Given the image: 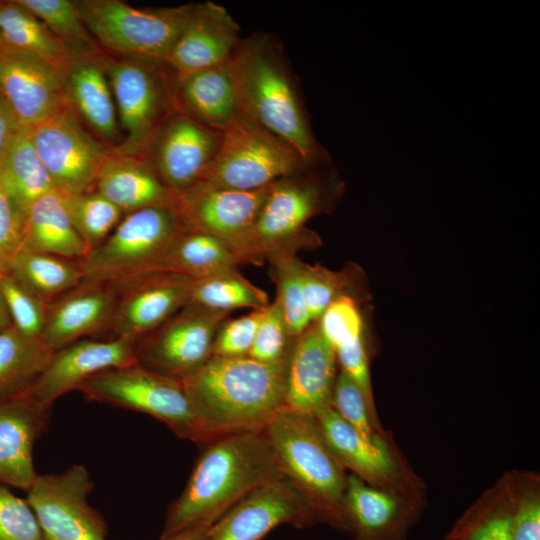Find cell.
<instances>
[{"instance_id": "f6af8a7d", "label": "cell", "mask_w": 540, "mask_h": 540, "mask_svg": "<svg viewBox=\"0 0 540 540\" xmlns=\"http://www.w3.org/2000/svg\"><path fill=\"white\" fill-rule=\"evenodd\" d=\"M263 309L253 310L245 316L236 319L228 318L224 321L216 334L212 347V356H248Z\"/></svg>"}, {"instance_id": "7402d4cb", "label": "cell", "mask_w": 540, "mask_h": 540, "mask_svg": "<svg viewBox=\"0 0 540 540\" xmlns=\"http://www.w3.org/2000/svg\"><path fill=\"white\" fill-rule=\"evenodd\" d=\"M116 302L114 285L82 282L48 304L42 342L55 352L98 332L110 331Z\"/></svg>"}, {"instance_id": "ac0fdd59", "label": "cell", "mask_w": 540, "mask_h": 540, "mask_svg": "<svg viewBox=\"0 0 540 540\" xmlns=\"http://www.w3.org/2000/svg\"><path fill=\"white\" fill-rule=\"evenodd\" d=\"M0 97L21 127H34L68 103L64 70L39 57L0 51Z\"/></svg>"}, {"instance_id": "ab89813d", "label": "cell", "mask_w": 540, "mask_h": 540, "mask_svg": "<svg viewBox=\"0 0 540 540\" xmlns=\"http://www.w3.org/2000/svg\"><path fill=\"white\" fill-rule=\"evenodd\" d=\"M290 337L281 307L275 299L263 309L248 356L264 363L286 360L294 343Z\"/></svg>"}, {"instance_id": "4fadbf2b", "label": "cell", "mask_w": 540, "mask_h": 540, "mask_svg": "<svg viewBox=\"0 0 540 540\" xmlns=\"http://www.w3.org/2000/svg\"><path fill=\"white\" fill-rule=\"evenodd\" d=\"M93 487L80 464L60 474L36 475L26 501L48 540H106V524L88 502Z\"/></svg>"}, {"instance_id": "484cf974", "label": "cell", "mask_w": 540, "mask_h": 540, "mask_svg": "<svg viewBox=\"0 0 540 540\" xmlns=\"http://www.w3.org/2000/svg\"><path fill=\"white\" fill-rule=\"evenodd\" d=\"M174 99L176 112L221 133L240 113L227 63L177 75Z\"/></svg>"}, {"instance_id": "d6a6232c", "label": "cell", "mask_w": 540, "mask_h": 540, "mask_svg": "<svg viewBox=\"0 0 540 540\" xmlns=\"http://www.w3.org/2000/svg\"><path fill=\"white\" fill-rule=\"evenodd\" d=\"M53 353L41 339L27 337L12 325L0 331V401L25 394Z\"/></svg>"}, {"instance_id": "6da1fadb", "label": "cell", "mask_w": 540, "mask_h": 540, "mask_svg": "<svg viewBox=\"0 0 540 540\" xmlns=\"http://www.w3.org/2000/svg\"><path fill=\"white\" fill-rule=\"evenodd\" d=\"M206 443L183 492L168 510L161 538L213 524L253 492L285 478L263 431L228 434Z\"/></svg>"}, {"instance_id": "d590c367", "label": "cell", "mask_w": 540, "mask_h": 540, "mask_svg": "<svg viewBox=\"0 0 540 540\" xmlns=\"http://www.w3.org/2000/svg\"><path fill=\"white\" fill-rule=\"evenodd\" d=\"M18 1L64 44L71 56L99 54L98 44L86 28L74 1Z\"/></svg>"}, {"instance_id": "277c9868", "label": "cell", "mask_w": 540, "mask_h": 540, "mask_svg": "<svg viewBox=\"0 0 540 540\" xmlns=\"http://www.w3.org/2000/svg\"><path fill=\"white\" fill-rule=\"evenodd\" d=\"M342 190L343 182L330 161L270 184L250 234V264L262 265L318 244V236L307 229L306 222L328 212Z\"/></svg>"}, {"instance_id": "7c38bea8", "label": "cell", "mask_w": 540, "mask_h": 540, "mask_svg": "<svg viewBox=\"0 0 540 540\" xmlns=\"http://www.w3.org/2000/svg\"><path fill=\"white\" fill-rule=\"evenodd\" d=\"M229 315L187 304L136 344V362L182 380L212 357L216 334Z\"/></svg>"}, {"instance_id": "e0dca14e", "label": "cell", "mask_w": 540, "mask_h": 540, "mask_svg": "<svg viewBox=\"0 0 540 540\" xmlns=\"http://www.w3.org/2000/svg\"><path fill=\"white\" fill-rule=\"evenodd\" d=\"M136 343L118 337L84 338L55 351L27 394L52 407L62 395L77 390L90 377L136 362Z\"/></svg>"}, {"instance_id": "b9f144b4", "label": "cell", "mask_w": 540, "mask_h": 540, "mask_svg": "<svg viewBox=\"0 0 540 540\" xmlns=\"http://www.w3.org/2000/svg\"><path fill=\"white\" fill-rule=\"evenodd\" d=\"M317 324L335 351L363 341V320L356 301L349 295L334 300Z\"/></svg>"}, {"instance_id": "60d3db41", "label": "cell", "mask_w": 540, "mask_h": 540, "mask_svg": "<svg viewBox=\"0 0 540 540\" xmlns=\"http://www.w3.org/2000/svg\"><path fill=\"white\" fill-rule=\"evenodd\" d=\"M301 277L308 313L312 323L319 320L326 308L338 297L346 295L344 290L350 276L335 272L319 264L310 265L301 261Z\"/></svg>"}, {"instance_id": "74e56055", "label": "cell", "mask_w": 540, "mask_h": 540, "mask_svg": "<svg viewBox=\"0 0 540 540\" xmlns=\"http://www.w3.org/2000/svg\"><path fill=\"white\" fill-rule=\"evenodd\" d=\"M270 277L290 337L295 339L311 324L301 277V260L296 255L277 256L268 260Z\"/></svg>"}, {"instance_id": "7dc6e473", "label": "cell", "mask_w": 540, "mask_h": 540, "mask_svg": "<svg viewBox=\"0 0 540 540\" xmlns=\"http://www.w3.org/2000/svg\"><path fill=\"white\" fill-rule=\"evenodd\" d=\"M448 540H512L511 513L493 512L469 517L448 536Z\"/></svg>"}, {"instance_id": "7a4b0ae2", "label": "cell", "mask_w": 540, "mask_h": 540, "mask_svg": "<svg viewBox=\"0 0 540 540\" xmlns=\"http://www.w3.org/2000/svg\"><path fill=\"white\" fill-rule=\"evenodd\" d=\"M288 360L264 363L249 356H212L183 378L199 441L262 431L285 407Z\"/></svg>"}, {"instance_id": "f1b7e54d", "label": "cell", "mask_w": 540, "mask_h": 540, "mask_svg": "<svg viewBox=\"0 0 540 540\" xmlns=\"http://www.w3.org/2000/svg\"><path fill=\"white\" fill-rule=\"evenodd\" d=\"M22 250L75 261H81L89 253V246L72 225L56 190L46 193L31 206L25 221Z\"/></svg>"}, {"instance_id": "5b68a950", "label": "cell", "mask_w": 540, "mask_h": 540, "mask_svg": "<svg viewBox=\"0 0 540 540\" xmlns=\"http://www.w3.org/2000/svg\"><path fill=\"white\" fill-rule=\"evenodd\" d=\"M284 476L306 499L318 522L349 531L345 467L328 447L313 415L282 408L262 430Z\"/></svg>"}, {"instance_id": "d6986e66", "label": "cell", "mask_w": 540, "mask_h": 540, "mask_svg": "<svg viewBox=\"0 0 540 540\" xmlns=\"http://www.w3.org/2000/svg\"><path fill=\"white\" fill-rule=\"evenodd\" d=\"M221 137V132L175 112L157 134L148 158L162 182L177 193L202 179Z\"/></svg>"}, {"instance_id": "cb8c5ba5", "label": "cell", "mask_w": 540, "mask_h": 540, "mask_svg": "<svg viewBox=\"0 0 540 540\" xmlns=\"http://www.w3.org/2000/svg\"><path fill=\"white\" fill-rule=\"evenodd\" d=\"M64 87L67 102L80 120L116 147L121 131L100 55L72 56L64 71Z\"/></svg>"}, {"instance_id": "e575fe53", "label": "cell", "mask_w": 540, "mask_h": 540, "mask_svg": "<svg viewBox=\"0 0 540 540\" xmlns=\"http://www.w3.org/2000/svg\"><path fill=\"white\" fill-rule=\"evenodd\" d=\"M267 293L247 280L236 268L195 278L188 304L215 311L261 309L269 304Z\"/></svg>"}, {"instance_id": "f5cc1de1", "label": "cell", "mask_w": 540, "mask_h": 540, "mask_svg": "<svg viewBox=\"0 0 540 540\" xmlns=\"http://www.w3.org/2000/svg\"><path fill=\"white\" fill-rule=\"evenodd\" d=\"M448 540V539H447Z\"/></svg>"}, {"instance_id": "ffe728a7", "label": "cell", "mask_w": 540, "mask_h": 540, "mask_svg": "<svg viewBox=\"0 0 540 540\" xmlns=\"http://www.w3.org/2000/svg\"><path fill=\"white\" fill-rule=\"evenodd\" d=\"M241 40L240 26L225 7L211 1L193 4L165 64L176 75L224 65Z\"/></svg>"}, {"instance_id": "ba28073f", "label": "cell", "mask_w": 540, "mask_h": 540, "mask_svg": "<svg viewBox=\"0 0 540 540\" xmlns=\"http://www.w3.org/2000/svg\"><path fill=\"white\" fill-rule=\"evenodd\" d=\"M74 3L97 44L123 58L164 63L193 8H137L119 0Z\"/></svg>"}, {"instance_id": "bcb514c9", "label": "cell", "mask_w": 540, "mask_h": 540, "mask_svg": "<svg viewBox=\"0 0 540 540\" xmlns=\"http://www.w3.org/2000/svg\"><path fill=\"white\" fill-rule=\"evenodd\" d=\"M25 221L0 183V274L22 250Z\"/></svg>"}, {"instance_id": "836d02e7", "label": "cell", "mask_w": 540, "mask_h": 540, "mask_svg": "<svg viewBox=\"0 0 540 540\" xmlns=\"http://www.w3.org/2000/svg\"><path fill=\"white\" fill-rule=\"evenodd\" d=\"M8 273L48 304L83 282L79 261L28 250L15 256Z\"/></svg>"}, {"instance_id": "7bdbcfd3", "label": "cell", "mask_w": 540, "mask_h": 540, "mask_svg": "<svg viewBox=\"0 0 540 540\" xmlns=\"http://www.w3.org/2000/svg\"><path fill=\"white\" fill-rule=\"evenodd\" d=\"M331 406L365 439H379L372 426L374 407L369 404L358 384L343 370L336 377Z\"/></svg>"}, {"instance_id": "9c48e42d", "label": "cell", "mask_w": 540, "mask_h": 540, "mask_svg": "<svg viewBox=\"0 0 540 540\" xmlns=\"http://www.w3.org/2000/svg\"><path fill=\"white\" fill-rule=\"evenodd\" d=\"M313 164L292 146L239 113L222 132L218 150L200 181L239 191L265 188Z\"/></svg>"}, {"instance_id": "816d5d0a", "label": "cell", "mask_w": 540, "mask_h": 540, "mask_svg": "<svg viewBox=\"0 0 540 540\" xmlns=\"http://www.w3.org/2000/svg\"><path fill=\"white\" fill-rule=\"evenodd\" d=\"M12 325L11 319L3 299V296L0 292V331L10 327Z\"/></svg>"}, {"instance_id": "3957f363", "label": "cell", "mask_w": 540, "mask_h": 540, "mask_svg": "<svg viewBox=\"0 0 540 540\" xmlns=\"http://www.w3.org/2000/svg\"><path fill=\"white\" fill-rule=\"evenodd\" d=\"M240 113L312 163L330 161L317 141L303 97L278 40L267 33L242 38L227 62Z\"/></svg>"}, {"instance_id": "4316f807", "label": "cell", "mask_w": 540, "mask_h": 540, "mask_svg": "<svg viewBox=\"0 0 540 540\" xmlns=\"http://www.w3.org/2000/svg\"><path fill=\"white\" fill-rule=\"evenodd\" d=\"M345 507L349 532L356 540H404L410 513L394 496L366 485L354 474L347 477Z\"/></svg>"}, {"instance_id": "681fc988", "label": "cell", "mask_w": 540, "mask_h": 540, "mask_svg": "<svg viewBox=\"0 0 540 540\" xmlns=\"http://www.w3.org/2000/svg\"><path fill=\"white\" fill-rule=\"evenodd\" d=\"M20 128L10 108L0 97V162Z\"/></svg>"}, {"instance_id": "52a82bcc", "label": "cell", "mask_w": 540, "mask_h": 540, "mask_svg": "<svg viewBox=\"0 0 540 540\" xmlns=\"http://www.w3.org/2000/svg\"><path fill=\"white\" fill-rule=\"evenodd\" d=\"M184 228L175 202L125 214L111 234L79 261L83 282L117 285L160 270L169 246Z\"/></svg>"}, {"instance_id": "d4e9b609", "label": "cell", "mask_w": 540, "mask_h": 540, "mask_svg": "<svg viewBox=\"0 0 540 540\" xmlns=\"http://www.w3.org/2000/svg\"><path fill=\"white\" fill-rule=\"evenodd\" d=\"M94 190L124 215L175 202V192L162 182L148 157L110 152L97 176Z\"/></svg>"}, {"instance_id": "44dd1931", "label": "cell", "mask_w": 540, "mask_h": 540, "mask_svg": "<svg viewBox=\"0 0 540 540\" xmlns=\"http://www.w3.org/2000/svg\"><path fill=\"white\" fill-rule=\"evenodd\" d=\"M336 352L317 322L295 338L289 355L285 407L317 415L331 407L336 381Z\"/></svg>"}, {"instance_id": "30bf717a", "label": "cell", "mask_w": 540, "mask_h": 540, "mask_svg": "<svg viewBox=\"0 0 540 540\" xmlns=\"http://www.w3.org/2000/svg\"><path fill=\"white\" fill-rule=\"evenodd\" d=\"M77 391L88 400L146 413L165 423L177 436L199 441V433L183 382L137 362L100 372Z\"/></svg>"}, {"instance_id": "c3c4849f", "label": "cell", "mask_w": 540, "mask_h": 540, "mask_svg": "<svg viewBox=\"0 0 540 540\" xmlns=\"http://www.w3.org/2000/svg\"><path fill=\"white\" fill-rule=\"evenodd\" d=\"M511 539L540 540V504L538 500H524L511 513Z\"/></svg>"}, {"instance_id": "f35d334b", "label": "cell", "mask_w": 540, "mask_h": 540, "mask_svg": "<svg viewBox=\"0 0 540 540\" xmlns=\"http://www.w3.org/2000/svg\"><path fill=\"white\" fill-rule=\"evenodd\" d=\"M0 292L12 326L27 337L41 339L48 303L9 273L0 274Z\"/></svg>"}, {"instance_id": "5bb4252c", "label": "cell", "mask_w": 540, "mask_h": 540, "mask_svg": "<svg viewBox=\"0 0 540 540\" xmlns=\"http://www.w3.org/2000/svg\"><path fill=\"white\" fill-rule=\"evenodd\" d=\"M267 187L239 191L198 181L175 193V207L186 228L218 237L231 248L240 264H250V234Z\"/></svg>"}, {"instance_id": "8992f818", "label": "cell", "mask_w": 540, "mask_h": 540, "mask_svg": "<svg viewBox=\"0 0 540 540\" xmlns=\"http://www.w3.org/2000/svg\"><path fill=\"white\" fill-rule=\"evenodd\" d=\"M112 90L120 143L111 153L148 157L164 123L176 112L177 75L164 63L101 57Z\"/></svg>"}, {"instance_id": "ee69618b", "label": "cell", "mask_w": 540, "mask_h": 540, "mask_svg": "<svg viewBox=\"0 0 540 540\" xmlns=\"http://www.w3.org/2000/svg\"><path fill=\"white\" fill-rule=\"evenodd\" d=\"M0 540H48L28 502L1 483Z\"/></svg>"}, {"instance_id": "8d00e7d4", "label": "cell", "mask_w": 540, "mask_h": 540, "mask_svg": "<svg viewBox=\"0 0 540 540\" xmlns=\"http://www.w3.org/2000/svg\"><path fill=\"white\" fill-rule=\"evenodd\" d=\"M61 197L72 225L90 250L100 245L124 216L96 190Z\"/></svg>"}, {"instance_id": "2e32d148", "label": "cell", "mask_w": 540, "mask_h": 540, "mask_svg": "<svg viewBox=\"0 0 540 540\" xmlns=\"http://www.w3.org/2000/svg\"><path fill=\"white\" fill-rule=\"evenodd\" d=\"M318 522L302 494L283 478L230 508L211 526L209 540H260L274 528H305Z\"/></svg>"}, {"instance_id": "8fae6325", "label": "cell", "mask_w": 540, "mask_h": 540, "mask_svg": "<svg viewBox=\"0 0 540 540\" xmlns=\"http://www.w3.org/2000/svg\"><path fill=\"white\" fill-rule=\"evenodd\" d=\"M31 135L36 152L58 193L74 195L94 190L110 148L84 128L68 103L31 127Z\"/></svg>"}, {"instance_id": "4dcf8cb0", "label": "cell", "mask_w": 540, "mask_h": 540, "mask_svg": "<svg viewBox=\"0 0 540 540\" xmlns=\"http://www.w3.org/2000/svg\"><path fill=\"white\" fill-rule=\"evenodd\" d=\"M0 51L39 57L64 71L72 57L18 0L0 1Z\"/></svg>"}, {"instance_id": "f907efd6", "label": "cell", "mask_w": 540, "mask_h": 540, "mask_svg": "<svg viewBox=\"0 0 540 540\" xmlns=\"http://www.w3.org/2000/svg\"><path fill=\"white\" fill-rule=\"evenodd\" d=\"M212 524H200L189 527L161 540H209Z\"/></svg>"}, {"instance_id": "f546056e", "label": "cell", "mask_w": 540, "mask_h": 540, "mask_svg": "<svg viewBox=\"0 0 540 540\" xmlns=\"http://www.w3.org/2000/svg\"><path fill=\"white\" fill-rule=\"evenodd\" d=\"M0 183L21 217L46 193L55 190L34 147L31 127H21L0 162Z\"/></svg>"}, {"instance_id": "83f0119b", "label": "cell", "mask_w": 540, "mask_h": 540, "mask_svg": "<svg viewBox=\"0 0 540 540\" xmlns=\"http://www.w3.org/2000/svg\"><path fill=\"white\" fill-rule=\"evenodd\" d=\"M315 418L328 447L345 468L371 484L382 485L390 480L393 461L380 439H365L332 406L320 411Z\"/></svg>"}, {"instance_id": "1f68e13d", "label": "cell", "mask_w": 540, "mask_h": 540, "mask_svg": "<svg viewBox=\"0 0 540 540\" xmlns=\"http://www.w3.org/2000/svg\"><path fill=\"white\" fill-rule=\"evenodd\" d=\"M238 264L235 253L224 241L185 227L169 246L160 270L199 278L236 268Z\"/></svg>"}, {"instance_id": "603a6c76", "label": "cell", "mask_w": 540, "mask_h": 540, "mask_svg": "<svg viewBox=\"0 0 540 540\" xmlns=\"http://www.w3.org/2000/svg\"><path fill=\"white\" fill-rule=\"evenodd\" d=\"M51 408L25 394L0 401V483L27 491L36 477L33 447Z\"/></svg>"}, {"instance_id": "9a60e30c", "label": "cell", "mask_w": 540, "mask_h": 540, "mask_svg": "<svg viewBox=\"0 0 540 540\" xmlns=\"http://www.w3.org/2000/svg\"><path fill=\"white\" fill-rule=\"evenodd\" d=\"M194 279L158 270L114 285L117 302L112 337L137 344L188 304Z\"/></svg>"}]
</instances>
